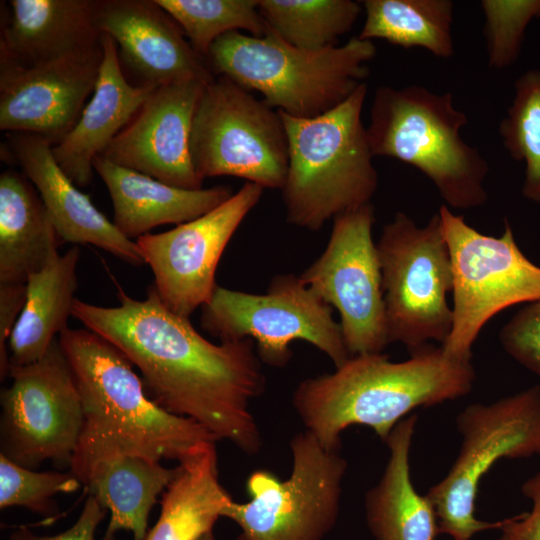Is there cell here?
Instances as JSON below:
<instances>
[{
	"label": "cell",
	"instance_id": "cell-17",
	"mask_svg": "<svg viewBox=\"0 0 540 540\" xmlns=\"http://www.w3.org/2000/svg\"><path fill=\"white\" fill-rule=\"evenodd\" d=\"M205 85L190 80L156 87L100 156L175 187L203 188L190 136Z\"/></svg>",
	"mask_w": 540,
	"mask_h": 540
},
{
	"label": "cell",
	"instance_id": "cell-28",
	"mask_svg": "<svg viewBox=\"0 0 540 540\" xmlns=\"http://www.w3.org/2000/svg\"><path fill=\"white\" fill-rule=\"evenodd\" d=\"M362 40L382 39L403 48H422L437 58L454 54L451 0H364Z\"/></svg>",
	"mask_w": 540,
	"mask_h": 540
},
{
	"label": "cell",
	"instance_id": "cell-8",
	"mask_svg": "<svg viewBox=\"0 0 540 540\" xmlns=\"http://www.w3.org/2000/svg\"><path fill=\"white\" fill-rule=\"evenodd\" d=\"M459 453L448 473L429 488L440 533L470 540L476 533L500 529L478 520L475 499L483 476L500 459L540 456V386L535 385L491 403H473L456 417Z\"/></svg>",
	"mask_w": 540,
	"mask_h": 540
},
{
	"label": "cell",
	"instance_id": "cell-7",
	"mask_svg": "<svg viewBox=\"0 0 540 540\" xmlns=\"http://www.w3.org/2000/svg\"><path fill=\"white\" fill-rule=\"evenodd\" d=\"M292 467L281 480L270 470L246 480L247 502L232 500L222 518L238 525L236 540H323L340 513L347 461L340 448H326L310 432L290 440Z\"/></svg>",
	"mask_w": 540,
	"mask_h": 540
},
{
	"label": "cell",
	"instance_id": "cell-6",
	"mask_svg": "<svg viewBox=\"0 0 540 540\" xmlns=\"http://www.w3.org/2000/svg\"><path fill=\"white\" fill-rule=\"evenodd\" d=\"M467 123L450 92L439 94L417 84L382 85L374 93L366 129L374 157L418 169L446 206L466 210L486 203L489 172L480 150L461 137Z\"/></svg>",
	"mask_w": 540,
	"mask_h": 540
},
{
	"label": "cell",
	"instance_id": "cell-11",
	"mask_svg": "<svg viewBox=\"0 0 540 540\" xmlns=\"http://www.w3.org/2000/svg\"><path fill=\"white\" fill-rule=\"evenodd\" d=\"M201 308L205 331L220 341L251 339L260 360L273 367L287 365L297 340L326 354L335 368L351 357L332 307L295 274L273 277L263 294L217 285Z\"/></svg>",
	"mask_w": 540,
	"mask_h": 540
},
{
	"label": "cell",
	"instance_id": "cell-10",
	"mask_svg": "<svg viewBox=\"0 0 540 540\" xmlns=\"http://www.w3.org/2000/svg\"><path fill=\"white\" fill-rule=\"evenodd\" d=\"M438 214L453 269V323L441 347L450 358L471 361L473 344L490 319L540 300V267L520 250L508 222L496 237L477 231L446 205Z\"/></svg>",
	"mask_w": 540,
	"mask_h": 540
},
{
	"label": "cell",
	"instance_id": "cell-20",
	"mask_svg": "<svg viewBox=\"0 0 540 540\" xmlns=\"http://www.w3.org/2000/svg\"><path fill=\"white\" fill-rule=\"evenodd\" d=\"M95 0L1 4L0 65L30 68L101 45Z\"/></svg>",
	"mask_w": 540,
	"mask_h": 540
},
{
	"label": "cell",
	"instance_id": "cell-16",
	"mask_svg": "<svg viewBox=\"0 0 540 540\" xmlns=\"http://www.w3.org/2000/svg\"><path fill=\"white\" fill-rule=\"evenodd\" d=\"M102 59L101 43L30 68L0 65V129L59 144L94 92Z\"/></svg>",
	"mask_w": 540,
	"mask_h": 540
},
{
	"label": "cell",
	"instance_id": "cell-35",
	"mask_svg": "<svg viewBox=\"0 0 540 540\" xmlns=\"http://www.w3.org/2000/svg\"><path fill=\"white\" fill-rule=\"evenodd\" d=\"M106 516V510L89 495L77 520L65 531L56 535H38L26 526H20L8 540H95L98 525Z\"/></svg>",
	"mask_w": 540,
	"mask_h": 540
},
{
	"label": "cell",
	"instance_id": "cell-25",
	"mask_svg": "<svg viewBox=\"0 0 540 540\" xmlns=\"http://www.w3.org/2000/svg\"><path fill=\"white\" fill-rule=\"evenodd\" d=\"M80 249L70 247L26 282V301L8 346L10 366H24L44 356L72 316L78 286Z\"/></svg>",
	"mask_w": 540,
	"mask_h": 540
},
{
	"label": "cell",
	"instance_id": "cell-3",
	"mask_svg": "<svg viewBox=\"0 0 540 540\" xmlns=\"http://www.w3.org/2000/svg\"><path fill=\"white\" fill-rule=\"evenodd\" d=\"M474 381L471 361L428 344L401 362L382 353L353 355L332 373L302 380L292 405L306 431L326 448H340L348 427L367 426L385 442L413 410L463 397Z\"/></svg>",
	"mask_w": 540,
	"mask_h": 540
},
{
	"label": "cell",
	"instance_id": "cell-22",
	"mask_svg": "<svg viewBox=\"0 0 540 540\" xmlns=\"http://www.w3.org/2000/svg\"><path fill=\"white\" fill-rule=\"evenodd\" d=\"M93 168L112 199V222L131 240L159 225H179L196 219L234 194L223 185L195 190L175 187L100 155L94 158Z\"/></svg>",
	"mask_w": 540,
	"mask_h": 540
},
{
	"label": "cell",
	"instance_id": "cell-4",
	"mask_svg": "<svg viewBox=\"0 0 540 540\" xmlns=\"http://www.w3.org/2000/svg\"><path fill=\"white\" fill-rule=\"evenodd\" d=\"M367 90L363 83L345 101L311 118L279 111L288 139L281 191L290 224L319 231L337 215L371 203L378 173L362 121Z\"/></svg>",
	"mask_w": 540,
	"mask_h": 540
},
{
	"label": "cell",
	"instance_id": "cell-38",
	"mask_svg": "<svg viewBox=\"0 0 540 540\" xmlns=\"http://www.w3.org/2000/svg\"><path fill=\"white\" fill-rule=\"evenodd\" d=\"M197 540H216L213 530L205 533L201 537H199Z\"/></svg>",
	"mask_w": 540,
	"mask_h": 540
},
{
	"label": "cell",
	"instance_id": "cell-32",
	"mask_svg": "<svg viewBox=\"0 0 540 540\" xmlns=\"http://www.w3.org/2000/svg\"><path fill=\"white\" fill-rule=\"evenodd\" d=\"M82 486L78 478L68 472H37L18 465L0 455V508L23 507L46 520L60 516L52 497L71 493Z\"/></svg>",
	"mask_w": 540,
	"mask_h": 540
},
{
	"label": "cell",
	"instance_id": "cell-36",
	"mask_svg": "<svg viewBox=\"0 0 540 540\" xmlns=\"http://www.w3.org/2000/svg\"><path fill=\"white\" fill-rule=\"evenodd\" d=\"M521 491L530 499L531 510L504 519L498 540H540V471L525 480Z\"/></svg>",
	"mask_w": 540,
	"mask_h": 540
},
{
	"label": "cell",
	"instance_id": "cell-24",
	"mask_svg": "<svg viewBox=\"0 0 540 540\" xmlns=\"http://www.w3.org/2000/svg\"><path fill=\"white\" fill-rule=\"evenodd\" d=\"M63 244L34 185L15 170L0 175V284H26Z\"/></svg>",
	"mask_w": 540,
	"mask_h": 540
},
{
	"label": "cell",
	"instance_id": "cell-27",
	"mask_svg": "<svg viewBox=\"0 0 540 540\" xmlns=\"http://www.w3.org/2000/svg\"><path fill=\"white\" fill-rule=\"evenodd\" d=\"M178 466L136 456H121L99 465L85 487L89 495L110 512L101 540H116L119 531H129L133 540H145L148 519L159 495L171 483Z\"/></svg>",
	"mask_w": 540,
	"mask_h": 540
},
{
	"label": "cell",
	"instance_id": "cell-34",
	"mask_svg": "<svg viewBox=\"0 0 540 540\" xmlns=\"http://www.w3.org/2000/svg\"><path fill=\"white\" fill-rule=\"evenodd\" d=\"M503 349L540 377V300L528 303L500 330Z\"/></svg>",
	"mask_w": 540,
	"mask_h": 540
},
{
	"label": "cell",
	"instance_id": "cell-37",
	"mask_svg": "<svg viewBox=\"0 0 540 540\" xmlns=\"http://www.w3.org/2000/svg\"><path fill=\"white\" fill-rule=\"evenodd\" d=\"M26 301V284H0V378L10 370L9 343Z\"/></svg>",
	"mask_w": 540,
	"mask_h": 540
},
{
	"label": "cell",
	"instance_id": "cell-9",
	"mask_svg": "<svg viewBox=\"0 0 540 540\" xmlns=\"http://www.w3.org/2000/svg\"><path fill=\"white\" fill-rule=\"evenodd\" d=\"M376 246L389 342L403 344L409 353L430 341L442 345L453 323L447 301L453 269L438 212L425 226L397 212Z\"/></svg>",
	"mask_w": 540,
	"mask_h": 540
},
{
	"label": "cell",
	"instance_id": "cell-19",
	"mask_svg": "<svg viewBox=\"0 0 540 540\" xmlns=\"http://www.w3.org/2000/svg\"><path fill=\"white\" fill-rule=\"evenodd\" d=\"M4 160L19 165L38 191L63 243L91 244L132 265L145 263L136 242L124 236L62 171L43 137L7 134Z\"/></svg>",
	"mask_w": 540,
	"mask_h": 540
},
{
	"label": "cell",
	"instance_id": "cell-29",
	"mask_svg": "<svg viewBox=\"0 0 540 540\" xmlns=\"http://www.w3.org/2000/svg\"><path fill=\"white\" fill-rule=\"evenodd\" d=\"M258 9L282 39L309 50L337 46L363 11L352 0H258Z\"/></svg>",
	"mask_w": 540,
	"mask_h": 540
},
{
	"label": "cell",
	"instance_id": "cell-21",
	"mask_svg": "<svg viewBox=\"0 0 540 540\" xmlns=\"http://www.w3.org/2000/svg\"><path fill=\"white\" fill-rule=\"evenodd\" d=\"M103 59L91 100L64 139L52 146L62 171L78 186L93 177V160L132 120L156 87L133 85L125 77L112 37L102 34Z\"/></svg>",
	"mask_w": 540,
	"mask_h": 540
},
{
	"label": "cell",
	"instance_id": "cell-30",
	"mask_svg": "<svg viewBox=\"0 0 540 540\" xmlns=\"http://www.w3.org/2000/svg\"><path fill=\"white\" fill-rule=\"evenodd\" d=\"M179 24L195 51L206 59L221 36L245 30L262 36L269 29L258 0H156Z\"/></svg>",
	"mask_w": 540,
	"mask_h": 540
},
{
	"label": "cell",
	"instance_id": "cell-15",
	"mask_svg": "<svg viewBox=\"0 0 540 540\" xmlns=\"http://www.w3.org/2000/svg\"><path fill=\"white\" fill-rule=\"evenodd\" d=\"M264 188L245 182L210 212L135 242L153 274L152 284L165 307L189 319L207 304L217 287L215 273L232 236L260 201Z\"/></svg>",
	"mask_w": 540,
	"mask_h": 540
},
{
	"label": "cell",
	"instance_id": "cell-33",
	"mask_svg": "<svg viewBox=\"0 0 540 540\" xmlns=\"http://www.w3.org/2000/svg\"><path fill=\"white\" fill-rule=\"evenodd\" d=\"M488 66L502 70L521 52L529 23L540 18V0H482Z\"/></svg>",
	"mask_w": 540,
	"mask_h": 540
},
{
	"label": "cell",
	"instance_id": "cell-12",
	"mask_svg": "<svg viewBox=\"0 0 540 540\" xmlns=\"http://www.w3.org/2000/svg\"><path fill=\"white\" fill-rule=\"evenodd\" d=\"M190 151L197 174L234 176L282 189L288 139L279 111L225 76L206 84L194 114Z\"/></svg>",
	"mask_w": 540,
	"mask_h": 540
},
{
	"label": "cell",
	"instance_id": "cell-5",
	"mask_svg": "<svg viewBox=\"0 0 540 540\" xmlns=\"http://www.w3.org/2000/svg\"><path fill=\"white\" fill-rule=\"evenodd\" d=\"M376 52L373 41L358 36L342 45L303 49L269 28L262 36L224 34L206 60L215 76L258 91L273 109L311 118L333 109L365 83Z\"/></svg>",
	"mask_w": 540,
	"mask_h": 540
},
{
	"label": "cell",
	"instance_id": "cell-13",
	"mask_svg": "<svg viewBox=\"0 0 540 540\" xmlns=\"http://www.w3.org/2000/svg\"><path fill=\"white\" fill-rule=\"evenodd\" d=\"M1 392L0 455L29 469L70 466L83 426L78 388L56 338L38 361L10 366Z\"/></svg>",
	"mask_w": 540,
	"mask_h": 540
},
{
	"label": "cell",
	"instance_id": "cell-26",
	"mask_svg": "<svg viewBox=\"0 0 540 540\" xmlns=\"http://www.w3.org/2000/svg\"><path fill=\"white\" fill-rule=\"evenodd\" d=\"M215 443H204L178 464L162 494L158 520L145 540H197L222 518L233 499L219 480Z\"/></svg>",
	"mask_w": 540,
	"mask_h": 540
},
{
	"label": "cell",
	"instance_id": "cell-31",
	"mask_svg": "<svg viewBox=\"0 0 540 540\" xmlns=\"http://www.w3.org/2000/svg\"><path fill=\"white\" fill-rule=\"evenodd\" d=\"M514 89L499 134L510 157L525 165L523 196L540 203V69L521 74Z\"/></svg>",
	"mask_w": 540,
	"mask_h": 540
},
{
	"label": "cell",
	"instance_id": "cell-2",
	"mask_svg": "<svg viewBox=\"0 0 540 540\" xmlns=\"http://www.w3.org/2000/svg\"><path fill=\"white\" fill-rule=\"evenodd\" d=\"M58 339L82 404L83 426L69 466L82 485L117 457L180 463L204 443L218 441L192 419L154 402L131 362L103 337L67 327Z\"/></svg>",
	"mask_w": 540,
	"mask_h": 540
},
{
	"label": "cell",
	"instance_id": "cell-18",
	"mask_svg": "<svg viewBox=\"0 0 540 540\" xmlns=\"http://www.w3.org/2000/svg\"><path fill=\"white\" fill-rule=\"evenodd\" d=\"M95 22L101 34L112 37L120 62L140 78V85L208 84L215 78L207 60L156 0H95Z\"/></svg>",
	"mask_w": 540,
	"mask_h": 540
},
{
	"label": "cell",
	"instance_id": "cell-23",
	"mask_svg": "<svg viewBox=\"0 0 540 540\" xmlns=\"http://www.w3.org/2000/svg\"><path fill=\"white\" fill-rule=\"evenodd\" d=\"M416 425L412 414L393 428L385 440L389 457L384 471L365 495L366 524L375 540H435L440 533L432 503L416 491L410 476Z\"/></svg>",
	"mask_w": 540,
	"mask_h": 540
},
{
	"label": "cell",
	"instance_id": "cell-14",
	"mask_svg": "<svg viewBox=\"0 0 540 540\" xmlns=\"http://www.w3.org/2000/svg\"><path fill=\"white\" fill-rule=\"evenodd\" d=\"M372 203L337 215L323 253L300 275L339 313L351 356L382 353L388 338Z\"/></svg>",
	"mask_w": 540,
	"mask_h": 540
},
{
	"label": "cell",
	"instance_id": "cell-1",
	"mask_svg": "<svg viewBox=\"0 0 540 540\" xmlns=\"http://www.w3.org/2000/svg\"><path fill=\"white\" fill-rule=\"evenodd\" d=\"M118 297L115 307L75 299L72 316L138 368L159 406L247 455L258 453L262 436L251 403L264 392L266 379L254 342H210L189 319L165 307L153 285L143 300L121 290Z\"/></svg>",
	"mask_w": 540,
	"mask_h": 540
}]
</instances>
